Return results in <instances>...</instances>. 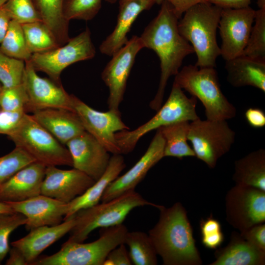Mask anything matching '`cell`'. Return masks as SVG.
<instances>
[{
  "mask_svg": "<svg viewBox=\"0 0 265 265\" xmlns=\"http://www.w3.org/2000/svg\"><path fill=\"white\" fill-rule=\"evenodd\" d=\"M158 15L140 36L144 47L154 51L160 61V76L156 94L150 103L158 111L161 106L167 81L179 71L184 59L194 53L190 44L180 33L179 19L167 2L161 4Z\"/></svg>",
  "mask_w": 265,
  "mask_h": 265,
  "instance_id": "cell-1",
  "label": "cell"
},
{
  "mask_svg": "<svg viewBox=\"0 0 265 265\" xmlns=\"http://www.w3.org/2000/svg\"><path fill=\"white\" fill-rule=\"evenodd\" d=\"M158 221L148 235L164 265H200L202 260L195 245L192 229L182 204L161 206Z\"/></svg>",
  "mask_w": 265,
  "mask_h": 265,
  "instance_id": "cell-2",
  "label": "cell"
},
{
  "mask_svg": "<svg viewBox=\"0 0 265 265\" xmlns=\"http://www.w3.org/2000/svg\"><path fill=\"white\" fill-rule=\"evenodd\" d=\"M222 8L206 1L188 9L179 20L180 34L192 46L197 56L195 66L216 67L220 49L216 40Z\"/></svg>",
  "mask_w": 265,
  "mask_h": 265,
  "instance_id": "cell-3",
  "label": "cell"
},
{
  "mask_svg": "<svg viewBox=\"0 0 265 265\" xmlns=\"http://www.w3.org/2000/svg\"><path fill=\"white\" fill-rule=\"evenodd\" d=\"M173 82L202 102L207 119L227 120L236 116L237 109L223 94L214 68L185 66Z\"/></svg>",
  "mask_w": 265,
  "mask_h": 265,
  "instance_id": "cell-4",
  "label": "cell"
},
{
  "mask_svg": "<svg viewBox=\"0 0 265 265\" xmlns=\"http://www.w3.org/2000/svg\"><path fill=\"white\" fill-rule=\"evenodd\" d=\"M145 206L157 209L161 207L148 201L134 190L108 201L80 210L74 214L76 224L69 232L67 241L83 242L94 230L122 224L132 210Z\"/></svg>",
  "mask_w": 265,
  "mask_h": 265,
  "instance_id": "cell-5",
  "label": "cell"
},
{
  "mask_svg": "<svg viewBox=\"0 0 265 265\" xmlns=\"http://www.w3.org/2000/svg\"><path fill=\"white\" fill-rule=\"evenodd\" d=\"M128 231L123 223L101 228L100 237L89 243L66 241L55 253L37 258L31 265H103L108 254L124 243Z\"/></svg>",
  "mask_w": 265,
  "mask_h": 265,
  "instance_id": "cell-6",
  "label": "cell"
},
{
  "mask_svg": "<svg viewBox=\"0 0 265 265\" xmlns=\"http://www.w3.org/2000/svg\"><path fill=\"white\" fill-rule=\"evenodd\" d=\"M196 104V98L187 97L183 89L173 82L166 102L152 118L133 130H126L115 133L121 154L132 151L139 139L152 131L176 122H191L199 118Z\"/></svg>",
  "mask_w": 265,
  "mask_h": 265,
  "instance_id": "cell-7",
  "label": "cell"
},
{
  "mask_svg": "<svg viewBox=\"0 0 265 265\" xmlns=\"http://www.w3.org/2000/svg\"><path fill=\"white\" fill-rule=\"evenodd\" d=\"M8 136L15 147L23 149L35 161L46 167H73L67 148L36 121L32 115L26 113L19 125Z\"/></svg>",
  "mask_w": 265,
  "mask_h": 265,
  "instance_id": "cell-8",
  "label": "cell"
},
{
  "mask_svg": "<svg viewBox=\"0 0 265 265\" xmlns=\"http://www.w3.org/2000/svg\"><path fill=\"white\" fill-rule=\"evenodd\" d=\"M236 132L227 120H202L189 124L187 139L195 157L209 167H215L218 159L227 153L235 140Z\"/></svg>",
  "mask_w": 265,
  "mask_h": 265,
  "instance_id": "cell-9",
  "label": "cell"
},
{
  "mask_svg": "<svg viewBox=\"0 0 265 265\" xmlns=\"http://www.w3.org/2000/svg\"><path fill=\"white\" fill-rule=\"evenodd\" d=\"M96 54L91 32L84 31L63 45L50 51L33 53L30 61L36 71H41L56 82L60 83L62 71L70 65L93 58Z\"/></svg>",
  "mask_w": 265,
  "mask_h": 265,
  "instance_id": "cell-10",
  "label": "cell"
},
{
  "mask_svg": "<svg viewBox=\"0 0 265 265\" xmlns=\"http://www.w3.org/2000/svg\"><path fill=\"white\" fill-rule=\"evenodd\" d=\"M226 219L240 232L265 221V191L236 185L226 196Z\"/></svg>",
  "mask_w": 265,
  "mask_h": 265,
  "instance_id": "cell-11",
  "label": "cell"
},
{
  "mask_svg": "<svg viewBox=\"0 0 265 265\" xmlns=\"http://www.w3.org/2000/svg\"><path fill=\"white\" fill-rule=\"evenodd\" d=\"M144 48L140 37L134 35L111 56L101 74L108 88L109 110L119 111V106L125 94L127 82L138 52Z\"/></svg>",
  "mask_w": 265,
  "mask_h": 265,
  "instance_id": "cell-12",
  "label": "cell"
},
{
  "mask_svg": "<svg viewBox=\"0 0 265 265\" xmlns=\"http://www.w3.org/2000/svg\"><path fill=\"white\" fill-rule=\"evenodd\" d=\"M73 109L79 117L85 131L95 138L109 153L121 154L115 138L118 132L129 130L119 111L96 110L71 95ZM122 155V154H121Z\"/></svg>",
  "mask_w": 265,
  "mask_h": 265,
  "instance_id": "cell-13",
  "label": "cell"
},
{
  "mask_svg": "<svg viewBox=\"0 0 265 265\" xmlns=\"http://www.w3.org/2000/svg\"><path fill=\"white\" fill-rule=\"evenodd\" d=\"M30 60L25 61L22 82L28 97L26 111L33 113L47 108H61L74 111L72 96L61 83L40 77Z\"/></svg>",
  "mask_w": 265,
  "mask_h": 265,
  "instance_id": "cell-14",
  "label": "cell"
},
{
  "mask_svg": "<svg viewBox=\"0 0 265 265\" xmlns=\"http://www.w3.org/2000/svg\"><path fill=\"white\" fill-rule=\"evenodd\" d=\"M255 11L250 6L222 9L218 28L222 40L220 55L225 61L242 54L253 26Z\"/></svg>",
  "mask_w": 265,
  "mask_h": 265,
  "instance_id": "cell-15",
  "label": "cell"
},
{
  "mask_svg": "<svg viewBox=\"0 0 265 265\" xmlns=\"http://www.w3.org/2000/svg\"><path fill=\"white\" fill-rule=\"evenodd\" d=\"M73 167L84 173L95 181L106 171L109 164V152L86 131L66 144Z\"/></svg>",
  "mask_w": 265,
  "mask_h": 265,
  "instance_id": "cell-16",
  "label": "cell"
},
{
  "mask_svg": "<svg viewBox=\"0 0 265 265\" xmlns=\"http://www.w3.org/2000/svg\"><path fill=\"white\" fill-rule=\"evenodd\" d=\"M164 140L158 129L147 150L127 172L119 176L106 189L101 201L105 202L134 190L148 171L163 157Z\"/></svg>",
  "mask_w": 265,
  "mask_h": 265,
  "instance_id": "cell-17",
  "label": "cell"
},
{
  "mask_svg": "<svg viewBox=\"0 0 265 265\" xmlns=\"http://www.w3.org/2000/svg\"><path fill=\"white\" fill-rule=\"evenodd\" d=\"M95 182L75 168L63 170L49 166L46 168L41 194L68 203L84 193Z\"/></svg>",
  "mask_w": 265,
  "mask_h": 265,
  "instance_id": "cell-18",
  "label": "cell"
},
{
  "mask_svg": "<svg viewBox=\"0 0 265 265\" xmlns=\"http://www.w3.org/2000/svg\"><path fill=\"white\" fill-rule=\"evenodd\" d=\"M14 212L25 215L27 230L61 223L65 216L67 203L41 194L25 201L5 202Z\"/></svg>",
  "mask_w": 265,
  "mask_h": 265,
  "instance_id": "cell-19",
  "label": "cell"
},
{
  "mask_svg": "<svg viewBox=\"0 0 265 265\" xmlns=\"http://www.w3.org/2000/svg\"><path fill=\"white\" fill-rule=\"evenodd\" d=\"M46 166L34 161L0 186V201H23L41 194Z\"/></svg>",
  "mask_w": 265,
  "mask_h": 265,
  "instance_id": "cell-20",
  "label": "cell"
},
{
  "mask_svg": "<svg viewBox=\"0 0 265 265\" xmlns=\"http://www.w3.org/2000/svg\"><path fill=\"white\" fill-rule=\"evenodd\" d=\"M116 24L112 32L101 44L100 52L111 56L128 41L127 34L139 15L149 10L156 0H119Z\"/></svg>",
  "mask_w": 265,
  "mask_h": 265,
  "instance_id": "cell-21",
  "label": "cell"
},
{
  "mask_svg": "<svg viewBox=\"0 0 265 265\" xmlns=\"http://www.w3.org/2000/svg\"><path fill=\"white\" fill-rule=\"evenodd\" d=\"M75 224L73 214L59 224L33 228L27 235L11 244L22 252L30 265L45 249L69 233Z\"/></svg>",
  "mask_w": 265,
  "mask_h": 265,
  "instance_id": "cell-22",
  "label": "cell"
},
{
  "mask_svg": "<svg viewBox=\"0 0 265 265\" xmlns=\"http://www.w3.org/2000/svg\"><path fill=\"white\" fill-rule=\"evenodd\" d=\"M32 115L36 121L64 145L85 131L79 117L73 111L61 108H47L36 111Z\"/></svg>",
  "mask_w": 265,
  "mask_h": 265,
  "instance_id": "cell-23",
  "label": "cell"
},
{
  "mask_svg": "<svg viewBox=\"0 0 265 265\" xmlns=\"http://www.w3.org/2000/svg\"><path fill=\"white\" fill-rule=\"evenodd\" d=\"M126 167L121 154H113L103 175L84 193L67 203V212L64 220L79 211L93 206L101 201L109 185L117 178Z\"/></svg>",
  "mask_w": 265,
  "mask_h": 265,
  "instance_id": "cell-24",
  "label": "cell"
},
{
  "mask_svg": "<svg viewBox=\"0 0 265 265\" xmlns=\"http://www.w3.org/2000/svg\"><path fill=\"white\" fill-rule=\"evenodd\" d=\"M225 68L233 86H251L265 92V62L241 55L226 61Z\"/></svg>",
  "mask_w": 265,
  "mask_h": 265,
  "instance_id": "cell-25",
  "label": "cell"
},
{
  "mask_svg": "<svg viewBox=\"0 0 265 265\" xmlns=\"http://www.w3.org/2000/svg\"><path fill=\"white\" fill-rule=\"evenodd\" d=\"M215 258L210 265H263L265 263V252L240 235H235L225 248L215 253Z\"/></svg>",
  "mask_w": 265,
  "mask_h": 265,
  "instance_id": "cell-26",
  "label": "cell"
},
{
  "mask_svg": "<svg viewBox=\"0 0 265 265\" xmlns=\"http://www.w3.org/2000/svg\"><path fill=\"white\" fill-rule=\"evenodd\" d=\"M233 179L236 185L265 191V150L250 152L235 162Z\"/></svg>",
  "mask_w": 265,
  "mask_h": 265,
  "instance_id": "cell-27",
  "label": "cell"
},
{
  "mask_svg": "<svg viewBox=\"0 0 265 265\" xmlns=\"http://www.w3.org/2000/svg\"><path fill=\"white\" fill-rule=\"evenodd\" d=\"M42 21L51 30L60 45L70 39L68 21L64 15L65 0H33Z\"/></svg>",
  "mask_w": 265,
  "mask_h": 265,
  "instance_id": "cell-28",
  "label": "cell"
},
{
  "mask_svg": "<svg viewBox=\"0 0 265 265\" xmlns=\"http://www.w3.org/2000/svg\"><path fill=\"white\" fill-rule=\"evenodd\" d=\"M190 122L180 121L160 127L164 140L163 156L182 159L195 157L192 148L187 143Z\"/></svg>",
  "mask_w": 265,
  "mask_h": 265,
  "instance_id": "cell-29",
  "label": "cell"
},
{
  "mask_svg": "<svg viewBox=\"0 0 265 265\" xmlns=\"http://www.w3.org/2000/svg\"><path fill=\"white\" fill-rule=\"evenodd\" d=\"M124 243L129 248L132 264L135 265H156L157 253L147 233L142 231H128Z\"/></svg>",
  "mask_w": 265,
  "mask_h": 265,
  "instance_id": "cell-30",
  "label": "cell"
},
{
  "mask_svg": "<svg viewBox=\"0 0 265 265\" xmlns=\"http://www.w3.org/2000/svg\"><path fill=\"white\" fill-rule=\"evenodd\" d=\"M22 26L32 54L50 51L61 46L51 30L42 21L23 24Z\"/></svg>",
  "mask_w": 265,
  "mask_h": 265,
  "instance_id": "cell-31",
  "label": "cell"
},
{
  "mask_svg": "<svg viewBox=\"0 0 265 265\" xmlns=\"http://www.w3.org/2000/svg\"><path fill=\"white\" fill-rule=\"evenodd\" d=\"M0 51L6 55L24 61L29 60L32 53L29 51L22 25L11 20L7 31L0 43Z\"/></svg>",
  "mask_w": 265,
  "mask_h": 265,
  "instance_id": "cell-32",
  "label": "cell"
},
{
  "mask_svg": "<svg viewBox=\"0 0 265 265\" xmlns=\"http://www.w3.org/2000/svg\"><path fill=\"white\" fill-rule=\"evenodd\" d=\"M254 22L242 55L265 62V8L256 10Z\"/></svg>",
  "mask_w": 265,
  "mask_h": 265,
  "instance_id": "cell-33",
  "label": "cell"
},
{
  "mask_svg": "<svg viewBox=\"0 0 265 265\" xmlns=\"http://www.w3.org/2000/svg\"><path fill=\"white\" fill-rule=\"evenodd\" d=\"M34 161L33 158L18 147L0 157V186L19 170Z\"/></svg>",
  "mask_w": 265,
  "mask_h": 265,
  "instance_id": "cell-34",
  "label": "cell"
},
{
  "mask_svg": "<svg viewBox=\"0 0 265 265\" xmlns=\"http://www.w3.org/2000/svg\"><path fill=\"white\" fill-rule=\"evenodd\" d=\"M1 7L21 25L42 21L33 0H8Z\"/></svg>",
  "mask_w": 265,
  "mask_h": 265,
  "instance_id": "cell-35",
  "label": "cell"
},
{
  "mask_svg": "<svg viewBox=\"0 0 265 265\" xmlns=\"http://www.w3.org/2000/svg\"><path fill=\"white\" fill-rule=\"evenodd\" d=\"M25 61L10 57L0 50V82L3 87L22 83Z\"/></svg>",
  "mask_w": 265,
  "mask_h": 265,
  "instance_id": "cell-36",
  "label": "cell"
},
{
  "mask_svg": "<svg viewBox=\"0 0 265 265\" xmlns=\"http://www.w3.org/2000/svg\"><path fill=\"white\" fill-rule=\"evenodd\" d=\"M102 0H67L64 12L66 19L89 21L99 12Z\"/></svg>",
  "mask_w": 265,
  "mask_h": 265,
  "instance_id": "cell-37",
  "label": "cell"
},
{
  "mask_svg": "<svg viewBox=\"0 0 265 265\" xmlns=\"http://www.w3.org/2000/svg\"><path fill=\"white\" fill-rule=\"evenodd\" d=\"M26 222V217L19 212L0 213V265L10 250L9 238L10 234Z\"/></svg>",
  "mask_w": 265,
  "mask_h": 265,
  "instance_id": "cell-38",
  "label": "cell"
},
{
  "mask_svg": "<svg viewBox=\"0 0 265 265\" xmlns=\"http://www.w3.org/2000/svg\"><path fill=\"white\" fill-rule=\"evenodd\" d=\"M27 103L28 97L23 82L9 87H2L0 94V109L26 111Z\"/></svg>",
  "mask_w": 265,
  "mask_h": 265,
  "instance_id": "cell-39",
  "label": "cell"
},
{
  "mask_svg": "<svg viewBox=\"0 0 265 265\" xmlns=\"http://www.w3.org/2000/svg\"><path fill=\"white\" fill-rule=\"evenodd\" d=\"M202 242L207 248L215 249L221 244L224 239L219 221L210 216L200 223Z\"/></svg>",
  "mask_w": 265,
  "mask_h": 265,
  "instance_id": "cell-40",
  "label": "cell"
},
{
  "mask_svg": "<svg viewBox=\"0 0 265 265\" xmlns=\"http://www.w3.org/2000/svg\"><path fill=\"white\" fill-rule=\"evenodd\" d=\"M24 110L6 111L0 109V134L7 136L19 125L25 114Z\"/></svg>",
  "mask_w": 265,
  "mask_h": 265,
  "instance_id": "cell-41",
  "label": "cell"
},
{
  "mask_svg": "<svg viewBox=\"0 0 265 265\" xmlns=\"http://www.w3.org/2000/svg\"><path fill=\"white\" fill-rule=\"evenodd\" d=\"M240 235L250 244L265 252V224L264 223L254 225L240 232Z\"/></svg>",
  "mask_w": 265,
  "mask_h": 265,
  "instance_id": "cell-42",
  "label": "cell"
},
{
  "mask_svg": "<svg viewBox=\"0 0 265 265\" xmlns=\"http://www.w3.org/2000/svg\"><path fill=\"white\" fill-rule=\"evenodd\" d=\"M131 265L132 264L125 243H122L111 250L103 264V265Z\"/></svg>",
  "mask_w": 265,
  "mask_h": 265,
  "instance_id": "cell-43",
  "label": "cell"
},
{
  "mask_svg": "<svg viewBox=\"0 0 265 265\" xmlns=\"http://www.w3.org/2000/svg\"><path fill=\"white\" fill-rule=\"evenodd\" d=\"M247 123L252 128H261L265 126V113L259 108L250 107L244 113Z\"/></svg>",
  "mask_w": 265,
  "mask_h": 265,
  "instance_id": "cell-44",
  "label": "cell"
},
{
  "mask_svg": "<svg viewBox=\"0 0 265 265\" xmlns=\"http://www.w3.org/2000/svg\"><path fill=\"white\" fill-rule=\"evenodd\" d=\"M205 1V0H156V3L159 4H160L163 1L169 3L180 19L188 9Z\"/></svg>",
  "mask_w": 265,
  "mask_h": 265,
  "instance_id": "cell-45",
  "label": "cell"
},
{
  "mask_svg": "<svg viewBox=\"0 0 265 265\" xmlns=\"http://www.w3.org/2000/svg\"><path fill=\"white\" fill-rule=\"evenodd\" d=\"M252 0H205L222 9H238L250 6Z\"/></svg>",
  "mask_w": 265,
  "mask_h": 265,
  "instance_id": "cell-46",
  "label": "cell"
},
{
  "mask_svg": "<svg viewBox=\"0 0 265 265\" xmlns=\"http://www.w3.org/2000/svg\"><path fill=\"white\" fill-rule=\"evenodd\" d=\"M8 253L9 256L5 262L6 265H29L23 254L18 248L12 246Z\"/></svg>",
  "mask_w": 265,
  "mask_h": 265,
  "instance_id": "cell-47",
  "label": "cell"
},
{
  "mask_svg": "<svg viewBox=\"0 0 265 265\" xmlns=\"http://www.w3.org/2000/svg\"><path fill=\"white\" fill-rule=\"evenodd\" d=\"M11 18L7 12L0 7V43L4 37L10 23Z\"/></svg>",
  "mask_w": 265,
  "mask_h": 265,
  "instance_id": "cell-48",
  "label": "cell"
},
{
  "mask_svg": "<svg viewBox=\"0 0 265 265\" xmlns=\"http://www.w3.org/2000/svg\"><path fill=\"white\" fill-rule=\"evenodd\" d=\"M14 212L6 203L0 201V213Z\"/></svg>",
  "mask_w": 265,
  "mask_h": 265,
  "instance_id": "cell-49",
  "label": "cell"
},
{
  "mask_svg": "<svg viewBox=\"0 0 265 265\" xmlns=\"http://www.w3.org/2000/svg\"><path fill=\"white\" fill-rule=\"evenodd\" d=\"M257 4L259 8H265V0H258Z\"/></svg>",
  "mask_w": 265,
  "mask_h": 265,
  "instance_id": "cell-50",
  "label": "cell"
},
{
  "mask_svg": "<svg viewBox=\"0 0 265 265\" xmlns=\"http://www.w3.org/2000/svg\"><path fill=\"white\" fill-rule=\"evenodd\" d=\"M106 2L110 3H114L118 2L119 0H105Z\"/></svg>",
  "mask_w": 265,
  "mask_h": 265,
  "instance_id": "cell-51",
  "label": "cell"
},
{
  "mask_svg": "<svg viewBox=\"0 0 265 265\" xmlns=\"http://www.w3.org/2000/svg\"><path fill=\"white\" fill-rule=\"evenodd\" d=\"M8 0H0V7L3 5Z\"/></svg>",
  "mask_w": 265,
  "mask_h": 265,
  "instance_id": "cell-52",
  "label": "cell"
},
{
  "mask_svg": "<svg viewBox=\"0 0 265 265\" xmlns=\"http://www.w3.org/2000/svg\"><path fill=\"white\" fill-rule=\"evenodd\" d=\"M2 88V86L1 84H0V92L1 91Z\"/></svg>",
  "mask_w": 265,
  "mask_h": 265,
  "instance_id": "cell-53",
  "label": "cell"
},
{
  "mask_svg": "<svg viewBox=\"0 0 265 265\" xmlns=\"http://www.w3.org/2000/svg\"></svg>",
  "mask_w": 265,
  "mask_h": 265,
  "instance_id": "cell-54",
  "label": "cell"
}]
</instances>
